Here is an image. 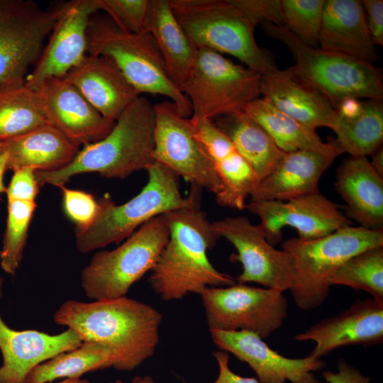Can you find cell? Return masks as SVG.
I'll return each instance as SVG.
<instances>
[{
	"label": "cell",
	"instance_id": "bcb514c9",
	"mask_svg": "<svg viewBox=\"0 0 383 383\" xmlns=\"http://www.w3.org/2000/svg\"><path fill=\"white\" fill-rule=\"evenodd\" d=\"M110 383H126L121 379H116ZM130 383H157L150 375L134 377Z\"/></svg>",
	"mask_w": 383,
	"mask_h": 383
},
{
	"label": "cell",
	"instance_id": "44dd1931",
	"mask_svg": "<svg viewBox=\"0 0 383 383\" xmlns=\"http://www.w3.org/2000/svg\"><path fill=\"white\" fill-rule=\"evenodd\" d=\"M260 94L282 113L316 129H334L338 112L316 89L290 67L262 75Z\"/></svg>",
	"mask_w": 383,
	"mask_h": 383
},
{
	"label": "cell",
	"instance_id": "484cf974",
	"mask_svg": "<svg viewBox=\"0 0 383 383\" xmlns=\"http://www.w3.org/2000/svg\"><path fill=\"white\" fill-rule=\"evenodd\" d=\"M318 45L371 63L377 60L361 1H325Z\"/></svg>",
	"mask_w": 383,
	"mask_h": 383
},
{
	"label": "cell",
	"instance_id": "277c9868",
	"mask_svg": "<svg viewBox=\"0 0 383 383\" xmlns=\"http://www.w3.org/2000/svg\"><path fill=\"white\" fill-rule=\"evenodd\" d=\"M148 179L141 191L126 203L116 205L109 195L99 200L94 221L84 228L75 229L76 247L87 253L128 238L140 226L157 216L190 205L200 198L201 188L192 185L184 197L178 176L159 162L146 170Z\"/></svg>",
	"mask_w": 383,
	"mask_h": 383
},
{
	"label": "cell",
	"instance_id": "f6af8a7d",
	"mask_svg": "<svg viewBox=\"0 0 383 383\" xmlns=\"http://www.w3.org/2000/svg\"><path fill=\"white\" fill-rule=\"evenodd\" d=\"M9 157L6 152L0 153V194L6 191L4 184V175L8 169Z\"/></svg>",
	"mask_w": 383,
	"mask_h": 383
},
{
	"label": "cell",
	"instance_id": "ffe728a7",
	"mask_svg": "<svg viewBox=\"0 0 383 383\" xmlns=\"http://www.w3.org/2000/svg\"><path fill=\"white\" fill-rule=\"evenodd\" d=\"M4 282V279L0 276V299ZM82 343L79 336L68 328L54 335L33 329L15 330L0 314V383H24L35 367Z\"/></svg>",
	"mask_w": 383,
	"mask_h": 383
},
{
	"label": "cell",
	"instance_id": "f546056e",
	"mask_svg": "<svg viewBox=\"0 0 383 383\" xmlns=\"http://www.w3.org/2000/svg\"><path fill=\"white\" fill-rule=\"evenodd\" d=\"M214 123L250 164L257 182L274 169L286 152L245 111L218 118Z\"/></svg>",
	"mask_w": 383,
	"mask_h": 383
},
{
	"label": "cell",
	"instance_id": "d4e9b609",
	"mask_svg": "<svg viewBox=\"0 0 383 383\" xmlns=\"http://www.w3.org/2000/svg\"><path fill=\"white\" fill-rule=\"evenodd\" d=\"M335 187L345 216L367 229L383 231V177L367 157H350L338 167Z\"/></svg>",
	"mask_w": 383,
	"mask_h": 383
},
{
	"label": "cell",
	"instance_id": "2e32d148",
	"mask_svg": "<svg viewBox=\"0 0 383 383\" xmlns=\"http://www.w3.org/2000/svg\"><path fill=\"white\" fill-rule=\"evenodd\" d=\"M245 209L260 219L258 226L272 245L282 240V230L285 226L294 228L298 238L312 240L352 223L335 203L319 192L289 201H250Z\"/></svg>",
	"mask_w": 383,
	"mask_h": 383
},
{
	"label": "cell",
	"instance_id": "d6a6232c",
	"mask_svg": "<svg viewBox=\"0 0 383 383\" xmlns=\"http://www.w3.org/2000/svg\"><path fill=\"white\" fill-rule=\"evenodd\" d=\"M48 124L36 90L25 84L0 89V143Z\"/></svg>",
	"mask_w": 383,
	"mask_h": 383
},
{
	"label": "cell",
	"instance_id": "3957f363",
	"mask_svg": "<svg viewBox=\"0 0 383 383\" xmlns=\"http://www.w3.org/2000/svg\"><path fill=\"white\" fill-rule=\"evenodd\" d=\"M154 131V105L140 96L121 113L109 134L84 145L67 166L35 172L38 187L48 184L62 187L72 177L86 172L123 179L134 172L146 170L155 162Z\"/></svg>",
	"mask_w": 383,
	"mask_h": 383
},
{
	"label": "cell",
	"instance_id": "e0dca14e",
	"mask_svg": "<svg viewBox=\"0 0 383 383\" xmlns=\"http://www.w3.org/2000/svg\"><path fill=\"white\" fill-rule=\"evenodd\" d=\"M220 350L230 353L248 364L260 383H320L314 372L323 370L321 358L307 355L289 358L271 349L258 335L244 331L209 330Z\"/></svg>",
	"mask_w": 383,
	"mask_h": 383
},
{
	"label": "cell",
	"instance_id": "1f68e13d",
	"mask_svg": "<svg viewBox=\"0 0 383 383\" xmlns=\"http://www.w3.org/2000/svg\"><path fill=\"white\" fill-rule=\"evenodd\" d=\"M113 366V355L106 346L82 342L35 367L24 383H50L57 379L80 378L83 374Z\"/></svg>",
	"mask_w": 383,
	"mask_h": 383
},
{
	"label": "cell",
	"instance_id": "83f0119b",
	"mask_svg": "<svg viewBox=\"0 0 383 383\" xmlns=\"http://www.w3.org/2000/svg\"><path fill=\"white\" fill-rule=\"evenodd\" d=\"M335 145L352 157L372 155L383 141L382 100H350L336 110Z\"/></svg>",
	"mask_w": 383,
	"mask_h": 383
},
{
	"label": "cell",
	"instance_id": "9a60e30c",
	"mask_svg": "<svg viewBox=\"0 0 383 383\" xmlns=\"http://www.w3.org/2000/svg\"><path fill=\"white\" fill-rule=\"evenodd\" d=\"M52 10L55 25L25 80V84L34 90L48 79L65 77L84 60L87 55L89 21L101 6L99 0H72Z\"/></svg>",
	"mask_w": 383,
	"mask_h": 383
},
{
	"label": "cell",
	"instance_id": "7402d4cb",
	"mask_svg": "<svg viewBox=\"0 0 383 383\" xmlns=\"http://www.w3.org/2000/svg\"><path fill=\"white\" fill-rule=\"evenodd\" d=\"M64 77L111 122L140 96L116 65L102 56L87 55Z\"/></svg>",
	"mask_w": 383,
	"mask_h": 383
},
{
	"label": "cell",
	"instance_id": "4fadbf2b",
	"mask_svg": "<svg viewBox=\"0 0 383 383\" xmlns=\"http://www.w3.org/2000/svg\"><path fill=\"white\" fill-rule=\"evenodd\" d=\"M55 23L30 0H0V89L22 85Z\"/></svg>",
	"mask_w": 383,
	"mask_h": 383
},
{
	"label": "cell",
	"instance_id": "30bf717a",
	"mask_svg": "<svg viewBox=\"0 0 383 383\" xmlns=\"http://www.w3.org/2000/svg\"><path fill=\"white\" fill-rule=\"evenodd\" d=\"M262 74L222 54L199 48L193 68L179 89L192 105L191 121H213L244 111L260 98Z\"/></svg>",
	"mask_w": 383,
	"mask_h": 383
},
{
	"label": "cell",
	"instance_id": "8992f818",
	"mask_svg": "<svg viewBox=\"0 0 383 383\" xmlns=\"http://www.w3.org/2000/svg\"><path fill=\"white\" fill-rule=\"evenodd\" d=\"M87 39V55L109 58L140 94L165 96L182 116L191 117V103L170 77L150 33L127 31L106 14L96 13L89 19Z\"/></svg>",
	"mask_w": 383,
	"mask_h": 383
},
{
	"label": "cell",
	"instance_id": "9c48e42d",
	"mask_svg": "<svg viewBox=\"0 0 383 383\" xmlns=\"http://www.w3.org/2000/svg\"><path fill=\"white\" fill-rule=\"evenodd\" d=\"M165 214L140 226L121 245L100 250L81 274V287L91 301L126 296L131 287L154 267L168 241Z\"/></svg>",
	"mask_w": 383,
	"mask_h": 383
},
{
	"label": "cell",
	"instance_id": "7c38bea8",
	"mask_svg": "<svg viewBox=\"0 0 383 383\" xmlns=\"http://www.w3.org/2000/svg\"><path fill=\"white\" fill-rule=\"evenodd\" d=\"M154 110V161L217 196L221 184L194 123L171 101L156 104Z\"/></svg>",
	"mask_w": 383,
	"mask_h": 383
},
{
	"label": "cell",
	"instance_id": "7bdbcfd3",
	"mask_svg": "<svg viewBox=\"0 0 383 383\" xmlns=\"http://www.w3.org/2000/svg\"><path fill=\"white\" fill-rule=\"evenodd\" d=\"M218 366V375L211 383H260L253 377H246L233 372L229 367V356L227 352L218 350L213 353Z\"/></svg>",
	"mask_w": 383,
	"mask_h": 383
},
{
	"label": "cell",
	"instance_id": "b9f144b4",
	"mask_svg": "<svg viewBox=\"0 0 383 383\" xmlns=\"http://www.w3.org/2000/svg\"><path fill=\"white\" fill-rule=\"evenodd\" d=\"M323 377L327 383H370V379L345 359L338 361V372L324 371Z\"/></svg>",
	"mask_w": 383,
	"mask_h": 383
},
{
	"label": "cell",
	"instance_id": "ba28073f",
	"mask_svg": "<svg viewBox=\"0 0 383 383\" xmlns=\"http://www.w3.org/2000/svg\"><path fill=\"white\" fill-rule=\"evenodd\" d=\"M383 246V231L348 226L324 237L292 238L282 243L294 274L289 289L298 308L311 310L329 296L330 278L348 259L372 248Z\"/></svg>",
	"mask_w": 383,
	"mask_h": 383
},
{
	"label": "cell",
	"instance_id": "f1b7e54d",
	"mask_svg": "<svg viewBox=\"0 0 383 383\" xmlns=\"http://www.w3.org/2000/svg\"><path fill=\"white\" fill-rule=\"evenodd\" d=\"M146 32L153 37L169 76L179 88L193 68L198 48L176 19L170 0H150Z\"/></svg>",
	"mask_w": 383,
	"mask_h": 383
},
{
	"label": "cell",
	"instance_id": "5bb4252c",
	"mask_svg": "<svg viewBox=\"0 0 383 383\" xmlns=\"http://www.w3.org/2000/svg\"><path fill=\"white\" fill-rule=\"evenodd\" d=\"M215 235L223 238L235 248L232 261L242 265L238 284L255 282L282 292L289 290L294 274L289 256L274 248L258 225L245 216H228L211 223Z\"/></svg>",
	"mask_w": 383,
	"mask_h": 383
},
{
	"label": "cell",
	"instance_id": "6da1fadb",
	"mask_svg": "<svg viewBox=\"0 0 383 383\" xmlns=\"http://www.w3.org/2000/svg\"><path fill=\"white\" fill-rule=\"evenodd\" d=\"M162 318L152 306L127 296L67 300L53 315L56 324L74 331L82 342L108 347L113 355V368L126 372L154 355Z\"/></svg>",
	"mask_w": 383,
	"mask_h": 383
},
{
	"label": "cell",
	"instance_id": "8d00e7d4",
	"mask_svg": "<svg viewBox=\"0 0 383 383\" xmlns=\"http://www.w3.org/2000/svg\"><path fill=\"white\" fill-rule=\"evenodd\" d=\"M150 0H99L106 12L120 28L127 31L146 32Z\"/></svg>",
	"mask_w": 383,
	"mask_h": 383
},
{
	"label": "cell",
	"instance_id": "60d3db41",
	"mask_svg": "<svg viewBox=\"0 0 383 383\" xmlns=\"http://www.w3.org/2000/svg\"><path fill=\"white\" fill-rule=\"evenodd\" d=\"M367 28L373 43L383 45V1H361Z\"/></svg>",
	"mask_w": 383,
	"mask_h": 383
},
{
	"label": "cell",
	"instance_id": "f35d334b",
	"mask_svg": "<svg viewBox=\"0 0 383 383\" xmlns=\"http://www.w3.org/2000/svg\"><path fill=\"white\" fill-rule=\"evenodd\" d=\"M38 190L35 170L25 167L13 171V175L6 192L8 201H35Z\"/></svg>",
	"mask_w": 383,
	"mask_h": 383
},
{
	"label": "cell",
	"instance_id": "ab89813d",
	"mask_svg": "<svg viewBox=\"0 0 383 383\" xmlns=\"http://www.w3.org/2000/svg\"><path fill=\"white\" fill-rule=\"evenodd\" d=\"M257 23L284 26L281 0H234Z\"/></svg>",
	"mask_w": 383,
	"mask_h": 383
},
{
	"label": "cell",
	"instance_id": "ee69618b",
	"mask_svg": "<svg viewBox=\"0 0 383 383\" xmlns=\"http://www.w3.org/2000/svg\"><path fill=\"white\" fill-rule=\"evenodd\" d=\"M370 164L376 172L383 177V149L379 148L372 155Z\"/></svg>",
	"mask_w": 383,
	"mask_h": 383
},
{
	"label": "cell",
	"instance_id": "5b68a950",
	"mask_svg": "<svg viewBox=\"0 0 383 383\" xmlns=\"http://www.w3.org/2000/svg\"><path fill=\"white\" fill-rule=\"evenodd\" d=\"M173 13L192 43L231 55L265 74L277 69L272 54L256 43L257 23L234 0H170Z\"/></svg>",
	"mask_w": 383,
	"mask_h": 383
},
{
	"label": "cell",
	"instance_id": "52a82bcc",
	"mask_svg": "<svg viewBox=\"0 0 383 383\" xmlns=\"http://www.w3.org/2000/svg\"><path fill=\"white\" fill-rule=\"evenodd\" d=\"M260 26L268 37L287 46L295 61L294 70L335 110L349 100H382L381 68L352 56L306 45L284 26L269 23Z\"/></svg>",
	"mask_w": 383,
	"mask_h": 383
},
{
	"label": "cell",
	"instance_id": "d590c367",
	"mask_svg": "<svg viewBox=\"0 0 383 383\" xmlns=\"http://www.w3.org/2000/svg\"><path fill=\"white\" fill-rule=\"evenodd\" d=\"M326 0H281L284 27L303 43L318 47Z\"/></svg>",
	"mask_w": 383,
	"mask_h": 383
},
{
	"label": "cell",
	"instance_id": "836d02e7",
	"mask_svg": "<svg viewBox=\"0 0 383 383\" xmlns=\"http://www.w3.org/2000/svg\"><path fill=\"white\" fill-rule=\"evenodd\" d=\"M328 283L331 287L343 285L365 291L383 303V246L367 249L348 259Z\"/></svg>",
	"mask_w": 383,
	"mask_h": 383
},
{
	"label": "cell",
	"instance_id": "ac0fdd59",
	"mask_svg": "<svg viewBox=\"0 0 383 383\" xmlns=\"http://www.w3.org/2000/svg\"><path fill=\"white\" fill-rule=\"evenodd\" d=\"M36 91L49 123L79 146L101 140L115 125L64 77L47 79Z\"/></svg>",
	"mask_w": 383,
	"mask_h": 383
},
{
	"label": "cell",
	"instance_id": "7dc6e473",
	"mask_svg": "<svg viewBox=\"0 0 383 383\" xmlns=\"http://www.w3.org/2000/svg\"><path fill=\"white\" fill-rule=\"evenodd\" d=\"M50 383H54V382H50ZM55 383H91V382L87 379H82V377H80V378L62 379V380Z\"/></svg>",
	"mask_w": 383,
	"mask_h": 383
},
{
	"label": "cell",
	"instance_id": "8fae6325",
	"mask_svg": "<svg viewBox=\"0 0 383 383\" xmlns=\"http://www.w3.org/2000/svg\"><path fill=\"white\" fill-rule=\"evenodd\" d=\"M209 330L249 331L265 338L278 330L288 313L284 292L235 283L206 287L199 294Z\"/></svg>",
	"mask_w": 383,
	"mask_h": 383
},
{
	"label": "cell",
	"instance_id": "d6986e66",
	"mask_svg": "<svg viewBox=\"0 0 383 383\" xmlns=\"http://www.w3.org/2000/svg\"><path fill=\"white\" fill-rule=\"evenodd\" d=\"M296 341H313L309 355L321 358L350 345L372 346L383 341V303L372 298L357 299L348 309L326 318L297 333Z\"/></svg>",
	"mask_w": 383,
	"mask_h": 383
},
{
	"label": "cell",
	"instance_id": "4dcf8cb0",
	"mask_svg": "<svg viewBox=\"0 0 383 383\" xmlns=\"http://www.w3.org/2000/svg\"><path fill=\"white\" fill-rule=\"evenodd\" d=\"M244 111L270 134L284 152L307 150L335 157L341 154L334 139L323 142L314 129L282 113L265 98L255 99Z\"/></svg>",
	"mask_w": 383,
	"mask_h": 383
},
{
	"label": "cell",
	"instance_id": "cb8c5ba5",
	"mask_svg": "<svg viewBox=\"0 0 383 383\" xmlns=\"http://www.w3.org/2000/svg\"><path fill=\"white\" fill-rule=\"evenodd\" d=\"M335 157L307 150L285 152L274 169L257 182L250 201H289L318 192L321 177Z\"/></svg>",
	"mask_w": 383,
	"mask_h": 383
},
{
	"label": "cell",
	"instance_id": "7a4b0ae2",
	"mask_svg": "<svg viewBox=\"0 0 383 383\" xmlns=\"http://www.w3.org/2000/svg\"><path fill=\"white\" fill-rule=\"evenodd\" d=\"M199 202L200 198L165 213L169 239L148 278L151 289L162 301L181 300L191 293L200 294L206 287L236 283L232 276L216 270L207 256L218 238Z\"/></svg>",
	"mask_w": 383,
	"mask_h": 383
},
{
	"label": "cell",
	"instance_id": "603a6c76",
	"mask_svg": "<svg viewBox=\"0 0 383 383\" xmlns=\"http://www.w3.org/2000/svg\"><path fill=\"white\" fill-rule=\"evenodd\" d=\"M194 123L221 184V192L216 196V202L223 207L244 209L247 198L257 183L253 170L213 121L203 120Z\"/></svg>",
	"mask_w": 383,
	"mask_h": 383
},
{
	"label": "cell",
	"instance_id": "4316f807",
	"mask_svg": "<svg viewBox=\"0 0 383 383\" xmlns=\"http://www.w3.org/2000/svg\"><path fill=\"white\" fill-rule=\"evenodd\" d=\"M79 148L59 130L48 124L0 143V153H7L8 169L13 171L30 167L35 172H48L70 164Z\"/></svg>",
	"mask_w": 383,
	"mask_h": 383
},
{
	"label": "cell",
	"instance_id": "74e56055",
	"mask_svg": "<svg viewBox=\"0 0 383 383\" xmlns=\"http://www.w3.org/2000/svg\"><path fill=\"white\" fill-rule=\"evenodd\" d=\"M62 190L64 211L67 217L75 223L76 228H84L96 218L100 205L94 196L85 192L60 187Z\"/></svg>",
	"mask_w": 383,
	"mask_h": 383
},
{
	"label": "cell",
	"instance_id": "e575fe53",
	"mask_svg": "<svg viewBox=\"0 0 383 383\" xmlns=\"http://www.w3.org/2000/svg\"><path fill=\"white\" fill-rule=\"evenodd\" d=\"M36 208L35 201H8L7 220L0 250V265L13 276L23 256L29 224Z\"/></svg>",
	"mask_w": 383,
	"mask_h": 383
}]
</instances>
